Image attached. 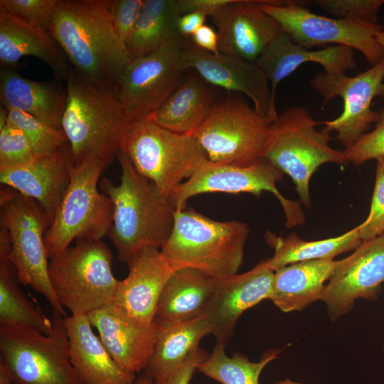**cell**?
I'll list each match as a JSON object with an SVG mask.
<instances>
[{
  "label": "cell",
  "mask_w": 384,
  "mask_h": 384,
  "mask_svg": "<svg viewBox=\"0 0 384 384\" xmlns=\"http://www.w3.org/2000/svg\"><path fill=\"white\" fill-rule=\"evenodd\" d=\"M314 4L338 18L377 23L384 0H314Z\"/></svg>",
  "instance_id": "37"
},
{
  "label": "cell",
  "mask_w": 384,
  "mask_h": 384,
  "mask_svg": "<svg viewBox=\"0 0 384 384\" xmlns=\"http://www.w3.org/2000/svg\"><path fill=\"white\" fill-rule=\"evenodd\" d=\"M220 53L255 62L282 30L259 0H232L212 18Z\"/></svg>",
  "instance_id": "20"
},
{
  "label": "cell",
  "mask_w": 384,
  "mask_h": 384,
  "mask_svg": "<svg viewBox=\"0 0 384 384\" xmlns=\"http://www.w3.org/2000/svg\"><path fill=\"white\" fill-rule=\"evenodd\" d=\"M36 157L26 136L8 120L0 129V170L24 165Z\"/></svg>",
  "instance_id": "36"
},
{
  "label": "cell",
  "mask_w": 384,
  "mask_h": 384,
  "mask_svg": "<svg viewBox=\"0 0 384 384\" xmlns=\"http://www.w3.org/2000/svg\"><path fill=\"white\" fill-rule=\"evenodd\" d=\"M209 353L198 348L183 364L164 378L154 381V384H189L199 364Z\"/></svg>",
  "instance_id": "42"
},
{
  "label": "cell",
  "mask_w": 384,
  "mask_h": 384,
  "mask_svg": "<svg viewBox=\"0 0 384 384\" xmlns=\"http://www.w3.org/2000/svg\"><path fill=\"white\" fill-rule=\"evenodd\" d=\"M316 121L304 107H291L278 114L271 125L265 159L292 178L300 203L311 208L309 181L323 164H348L343 151L332 148L330 134L318 131Z\"/></svg>",
  "instance_id": "8"
},
{
  "label": "cell",
  "mask_w": 384,
  "mask_h": 384,
  "mask_svg": "<svg viewBox=\"0 0 384 384\" xmlns=\"http://www.w3.org/2000/svg\"><path fill=\"white\" fill-rule=\"evenodd\" d=\"M273 121L260 115L246 101L228 98L216 102L191 135L208 161L245 166L265 159Z\"/></svg>",
  "instance_id": "11"
},
{
  "label": "cell",
  "mask_w": 384,
  "mask_h": 384,
  "mask_svg": "<svg viewBox=\"0 0 384 384\" xmlns=\"http://www.w3.org/2000/svg\"><path fill=\"white\" fill-rule=\"evenodd\" d=\"M383 234L384 235V232H383Z\"/></svg>",
  "instance_id": "51"
},
{
  "label": "cell",
  "mask_w": 384,
  "mask_h": 384,
  "mask_svg": "<svg viewBox=\"0 0 384 384\" xmlns=\"http://www.w3.org/2000/svg\"><path fill=\"white\" fill-rule=\"evenodd\" d=\"M193 45L214 55L220 54L217 31L212 27L203 25L192 36Z\"/></svg>",
  "instance_id": "44"
},
{
  "label": "cell",
  "mask_w": 384,
  "mask_h": 384,
  "mask_svg": "<svg viewBox=\"0 0 384 384\" xmlns=\"http://www.w3.org/2000/svg\"><path fill=\"white\" fill-rule=\"evenodd\" d=\"M225 347V343L217 342L212 352L197 369L221 384H259V377L263 368L277 358L281 352L279 350H271L265 353L260 361L252 362L240 353L228 356Z\"/></svg>",
  "instance_id": "34"
},
{
  "label": "cell",
  "mask_w": 384,
  "mask_h": 384,
  "mask_svg": "<svg viewBox=\"0 0 384 384\" xmlns=\"http://www.w3.org/2000/svg\"><path fill=\"white\" fill-rule=\"evenodd\" d=\"M338 261H302L276 270L270 300L284 312L299 311L321 300L325 282L329 280Z\"/></svg>",
  "instance_id": "29"
},
{
  "label": "cell",
  "mask_w": 384,
  "mask_h": 384,
  "mask_svg": "<svg viewBox=\"0 0 384 384\" xmlns=\"http://www.w3.org/2000/svg\"><path fill=\"white\" fill-rule=\"evenodd\" d=\"M379 112L380 117L375 129L343 151L347 163L361 165L370 159L384 158V107Z\"/></svg>",
  "instance_id": "39"
},
{
  "label": "cell",
  "mask_w": 384,
  "mask_h": 384,
  "mask_svg": "<svg viewBox=\"0 0 384 384\" xmlns=\"http://www.w3.org/2000/svg\"><path fill=\"white\" fill-rule=\"evenodd\" d=\"M265 239L274 250L273 256L267 261L274 272L299 262L334 259L339 254L356 250L362 242L358 225L341 235L320 240H304L294 233L277 236L270 231L266 232Z\"/></svg>",
  "instance_id": "31"
},
{
  "label": "cell",
  "mask_w": 384,
  "mask_h": 384,
  "mask_svg": "<svg viewBox=\"0 0 384 384\" xmlns=\"http://www.w3.org/2000/svg\"><path fill=\"white\" fill-rule=\"evenodd\" d=\"M0 384H14L7 375L0 369Z\"/></svg>",
  "instance_id": "48"
},
{
  "label": "cell",
  "mask_w": 384,
  "mask_h": 384,
  "mask_svg": "<svg viewBox=\"0 0 384 384\" xmlns=\"http://www.w3.org/2000/svg\"><path fill=\"white\" fill-rule=\"evenodd\" d=\"M73 165L68 144L53 154L36 157L18 167L0 170V182L36 200L53 220L69 186Z\"/></svg>",
  "instance_id": "22"
},
{
  "label": "cell",
  "mask_w": 384,
  "mask_h": 384,
  "mask_svg": "<svg viewBox=\"0 0 384 384\" xmlns=\"http://www.w3.org/2000/svg\"><path fill=\"white\" fill-rule=\"evenodd\" d=\"M105 171L97 161L73 165L69 186L45 235L49 259L74 240H101L108 235L113 206L99 188L100 176Z\"/></svg>",
  "instance_id": "9"
},
{
  "label": "cell",
  "mask_w": 384,
  "mask_h": 384,
  "mask_svg": "<svg viewBox=\"0 0 384 384\" xmlns=\"http://www.w3.org/2000/svg\"><path fill=\"white\" fill-rule=\"evenodd\" d=\"M307 62L321 65L329 74H344L356 66L353 49L331 46L319 50L309 49L294 43L284 32L279 33L255 61L267 78L275 100L279 82Z\"/></svg>",
  "instance_id": "23"
},
{
  "label": "cell",
  "mask_w": 384,
  "mask_h": 384,
  "mask_svg": "<svg viewBox=\"0 0 384 384\" xmlns=\"http://www.w3.org/2000/svg\"><path fill=\"white\" fill-rule=\"evenodd\" d=\"M376 161L375 181L370 212L367 218L358 225L362 241L373 239L384 232V158Z\"/></svg>",
  "instance_id": "38"
},
{
  "label": "cell",
  "mask_w": 384,
  "mask_h": 384,
  "mask_svg": "<svg viewBox=\"0 0 384 384\" xmlns=\"http://www.w3.org/2000/svg\"><path fill=\"white\" fill-rule=\"evenodd\" d=\"M52 219L36 200L4 186L0 192V227L9 235L8 258L14 266L21 284L42 294L53 311L66 316L48 275L50 259L45 235Z\"/></svg>",
  "instance_id": "7"
},
{
  "label": "cell",
  "mask_w": 384,
  "mask_h": 384,
  "mask_svg": "<svg viewBox=\"0 0 384 384\" xmlns=\"http://www.w3.org/2000/svg\"><path fill=\"white\" fill-rule=\"evenodd\" d=\"M213 289V278L191 269L176 270L159 297L154 324L166 327L204 316Z\"/></svg>",
  "instance_id": "27"
},
{
  "label": "cell",
  "mask_w": 384,
  "mask_h": 384,
  "mask_svg": "<svg viewBox=\"0 0 384 384\" xmlns=\"http://www.w3.org/2000/svg\"><path fill=\"white\" fill-rule=\"evenodd\" d=\"M307 2L259 0L261 9L277 21L282 31L303 47L347 46L360 51L372 65L384 58V48L375 39L383 30L380 24L321 16L304 7Z\"/></svg>",
  "instance_id": "12"
},
{
  "label": "cell",
  "mask_w": 384,
  "mask_h": 384,
  "mask_svg": "<svg viewBox=\"0 0 384 384\" xmlns=\"http://www.w3.org/2000/svg\"><path fill=\"white\" fill-rule=\"evenodd\" d=\"M61 49L43 26L0 7V62L14 69L23 56H33L52 69L56 80H65L70 68Z\"/></svg>",
  "instance_id": "24"
},
{
  "label": "cell",
  "mask_w": 384,
  "mask_h": 384,
  "mask_svg": "<svg viewBox=\"0 0 384 384\" xmlns=\"http://www.w3.org/2000/svg\"><path fill=\"white\" fill-rule=\"evenodd\" d=\"M112 262L102 240L76 242L50 259L48 275L60 305L79 315L112 302L119 280Z\"/></svg>",
  "instance_id": "10"
},
{
  "label": "cell",
  "mask_w": 384,
  "mask_h": 384,
  "mask_svg": "<svg viewBox=\"0 0 384 384\" xmlns=\"http://www.w3.org/2000/svg\"><path fill=\"white\" fill-rule=\"evenodd\" d=\"M232 0H177L178 7L182 14L200 13L210 16L217 15Z\"/></svg>",
  "instance_id": "43"
},
{
  "label": "cell",
  "mask_w": 384,
  "mask_h": 384,
  "mask_svg": "<svg viewBox=\"0 0 384 384\" xmlns=\"http://www.w3.org/2000/svg\"><path fill=\"white\" fill-rule=\"evenodd\" d=\"M375 39L379 44L384 48V30L378 32L375 36Z\"/></svg>",
  "instance_id": "49"
},
{
  "label": "cell",
  "mask_w": 384,
  "mask_h": 384,
  "mask_svg": "<svg viewBox=\"0 0 384 384\" xmlns=\"http://www.w3.org/2000/svg\"><path fill=\"white\" fill-rule=\"evenodd\" d=\"M62 119L74 165L99 161L106 169L121 150L129 120L112 89L97 85L73 68L66 79Z\"/></svg>",
  "instance_id": "3"
},
{
  "label": "cell",
  "mask_w": 384,
  "mask_h": 384,
  "mask_svg": "<svg viewBox=\"0 0 384 384\" xmlns=\"http://www.w3.org/2000/svg\"><path fill=\"white\" fill-rule=\"evenodd\" d=\"M126 263L128 274L119 280L112 302L134 321L151 326L162 290L175 271L156 247L141 250Z\"/></svg>",
  "instance_id": "19"
},
{
  "label": "cell",
  "mask_w": 384,
  "mask_h": 384,
  "mask_svg": "<svg viewBox=\"0 0 384 384\" xmlns=\"http://www.w3.org/2000/svg\"><path fill=\"white\" fill-rule=\"evenodd\" d=\"M87 315L110 354L123 369L135 375L144 370L156 341L154 324L151 326L139 324L114 302Z\"/></svg>",
  "instance_id": "21"
},
{
  "label": "cell",
  "mask_w": 384,
  "mask_h": 384,
  "mask_svg": "<svg viewBox=\"0 0 384 384\" xmlns=\"http://www.w3.org/2000/svg\"><path fill=\"white\" fill-rule=\"evenodd\" d=\"M133 384H154V380L145 372L136 378Z\"/></svg>",
  "instance_id": "47"
},
{
  "label": "cell",
  "mask_w": 384,
  "mask_h": 384,
  "mask_svg": "<svg viewBox=\"0 0 384 384\" xmlns=\"http://www.w3.org/2000/svg\"><path fill=\"white\" fill-rule=\"evenodd\" d=\"M277 384H303V383L294 382L289 379H286V380L278 382Z\"/></svg>",
  "instance_id": "50"
},
{
  "label": "cell",
  "mask_w": 384,
  "mask_h": 384,
  "mask_svg": "<svg viewBox=\"0 0 384 384\" xmlns=\"http://www.w3.org/2000/svg\"><path fill=\"white\" fill-rule=\"evenodd\" d=\"M20 284L14 266L7 255H0V326L26 327L50 334L51 318L27 298Z\"/></svg>",
  "instance_id": "33"
},
{
  "label": "cell",
  "mask_w": 384,
  "mask_h": 384,
  "mask_svg": "<svg viewBox=\"0 0 384 384\" xmlns=\"http://www.w3.org/2000/svg\"><path fill=\"white\" fill-rule=\"evenodd\" d=\"M60 314L53 311V330L0 326V369L14 384H85L73 366Z\"/></svg>",
  "instance_id": "5"
},
{
  "label": "cell",
  "mask_w": 384,
  "mask_h": 384,
  "mask_svg": "<svg viewBox=\"0 0 384 384\" xmlns=\"http://www.w3.org/2000/svg\"><path fill=\"white\" fill-rule=\"evenodd\" d=\"M284 173L264 159L253 164L239 166L208 161L193 175L181 183L170 196L175 210L186 208L188 200L207 193H248L259 197L268 191L279 201L286 218V227L303 224L306 218L301 203L286 198L277 187Z\"/></svg>",
  "instance_id": "14"
},
{
  "label": "cell",
  "mask_w": 384,
  "mask_h": 384,
  "mask_svg": "<svg viewBox=\"0 0 384 384\" xmlns=\"http://www.w3.org/2000/svg\"><path fill=\"white\" fill-rule=\"evenodd\" d=\"M206 16L200 13H187L179 16L177 29L183 36H192L201 26L204 25Z\"/></svg>",
  "instance_id": "45"
},
{
  "label": "cell",
  "mask_w": 384,
  "mask_h": 384,
  "mask_svg": "<svg viewBox=\"0 0 384 384\" xmlns=\"http://www.w3.org/2000/svg\"><path fill=\"white\" fill-rule=\"evenodd\" d=\"M1 105L28 114L55 128L62 129L67 105V90L60 80L36 81L14 69L1 67Z\"/></svg>",
  "instance_id": "26"
},
{
  "label": "cell",
  "mask_w": 384,
  "mask_h": 384,
  "mask_svg": "<svg viewBox=\"0 0 384 384\" xmlns=\"http://www.w3.org/2000/svg\"><path fill=\"white\" fill-rule=\"evenodd\" d=\"M8 120H9V110L6 107L1 105L0 129H2L7 124Z\"/></svg>",
  "instance_id": "46"
},
{
  "label": "cell",
  "mask_w": 384,
  "mask_h": 384,
  "mask_svg": "<svg viewBox=\"0 0 384 384\" xmlns=\"http://www.w3.org/2000/svg\"><path fill=\"white\" fill-rule=\"evenodd\" d=\"M180 16L177 0H144L127 46L132 60L181 36L177 29Z\"/></svg>",
  "instance_id": "32"
},
{
  "label": "cell",
  "mask_w": 384,
  "mask_h": 384,
  "mask_svg": "<svg viewBox=\"0 0 384 384\" xmlns=\"http://www.w3.org/2000/svg\"><path fill=\"white\" fill-rule=\"evenodd\" d=\"M112 1L60 0L48 31L78 74L114 90L132 59L114 27Z\"/></svg>",
  "instance_id": "1"
},
{
  "label": "cell",
  "mask_w": 384,
  "mask_h": 384,
  "mask_svg": "<svg viewBox=\"0 0 384 384\" xmlns=\"http://www.w3.org/2000/svg\"><path fill=\"white\" fill-rule=\"evenodd\" d=\"M186 61L188 69L196 70L213 86L245 95L260 115L273 120L277 117L269 80L255 62L223 53L214 55L194 45H188Z\"/></svg>",
  "instance_id": "18"
},
{
  "label": "cell",
  "mask_w": 384,
  "mask_h": 384,
  "mask_svg": "<svg viewBox=\"0 0 384 384\" xmlns=\"http://www.w3.org/2000/svg\"><path fill=\"white\" fill-rule=\"evenodd\" d=\"M120 151L169 198L183 179L208 161L191 134L170 131L148 119L129 122Z\"/></svg>",
  "instance_id": "6"
},
{
  "label": "cell",
  "mask_w": 384,
  "mask_h": 384,
  "mask_svg": "<svg viewBox=\"0 0 384 384\" xmlns=\"http://www.w3.org/2000/svg\"><path fill=\"white\" fill-rule=\"evenodd\" d=\"M213 87L201 76L186 78L146 119L170 131L191 134L217 102Z\"/></svg>",
  "instance_id": "28"
},
{
  "label": "cell",
  "mask_w": 384,
  "mask_h": 384,
  "mask_svg": "<svg viewBox=\"0 0 384 384\" xmlns=\"http://www.w3.org/2000/svg\"><path fill=\"white\" fill-rule=\"evenodd\" d=\"M60 0H1L0 7L47 31Z\"/></svg>",
  "instance_id": "40"
},
{
  "label": "cell",
  "mask_w": 384,
  "mask_h": 384,
  "mask_svg": "<svg viewBox=\"0 0 384 384\" xmlns=\"http://www.w3.org/2000/svg\"><path fill=\"white\" fill-rule=\"evenodd\" d=\"M274 277V271L265 260L246 272L213 278V293L203 316L217 342L226 344L241 314L270 299Z\"/></svg>",
  "instance_id": "17"
},
{
  "label": "cell",
  "mask_w": 384,
  "mask_h": 384,
  "mask_svg": "<svg viewBox=\"0 0 384 384\" xmlns=\"http://www.w3.org/2000/svg\"><path fill=\"white\" fill-rule=\"evenodd\" d=\"M250 230L241 221H217L193 208L175 210L172 231L161 252L174 271L191 269L211 277L238 273Z\"/></svg>",
  "instance_id": "4"
},
{
  "label": "cell",
  "mask_w": 384,
  "mask_h": 384,
  "mask_svg": "<svg viewBox=\"0 0 384 384\" xmlns=\"http://www.w3.org/2000/svg\"><path fill=\"white\" fill-rule=\"evenodd\" d=\"M188 47L176 36L124 70L114 91L130 122L147 118L181 84Z\"/></svg>",
  "instance_id": "13"
},
{
  "label": "cell",
  "mask_w": 384,
  "mask_h": 384,
  "mask_svg": "<svg viewBox=\"0 0 384 384\" xmlns=\"http://www.w3.org/2000/svg\"><path fill=\"white\" fill-rule=\"evenodd\" d=\"M6 108L9 122L24 133L36 157L53 154L69 144L63 129L51 127L21 111Z\"/></svg>",
  "instance_id": "35"
},
{
  "label": "cell",
  "mask_w": 384,
  "mask_h": 384,
  "mask_svg": "<svg viewBox=\"0 0 384 384\" xmlns=\"http://www.w3.org/2000/svg\"><path fill=\"white\" fill-rule=\"evenodd\" d=\"M71 363L85 384H133L136 375L123 369L93 331L87 314L64 318Z\"/></svg>",
  "instance_id": "25"
},
{
  "label": "cell",
  "mask_w": 384,
  "mask_h": 384,
  "mask_svg": "<svg viewBox=\"0 0 384 384\" xmlns=\"http://www.w3.org/2000/svg\"><path fill=\"white\" fill-rule=\"evenodd\" d=\"M144 0H112V18L115 31L128 46L141 12Z\"/></svg>",
  "instance_id": "41"
},
{
  "label": "cell",
  "mask_w": 384,
  "mask_h": 384,
  "mask_svg": "<svg viewBox=\"0 0 384 384\" xmlns=\"http://www.w3.org/2000/svg\"><path fill=\"white\" fill-rule=\"evenodd\" d=\"M384 282V235L363 240L338 264L325 285L321 300L330 318L348 313L357 299L375 297Z\"/></svg>",
  "instance_id": "16"
},
{
  "label": "cell",
  "mask_w": 384,
  "mask_h": 384,
  "mask_svg": "<svg viewBox=\"0 0 384 384\" xmlns=\"http://www.w3.org/2000/svg\"><path fill=\"white\" fill-rule=\"evenodd\" d=\"M311 87L326 105L336 97L343 102L342 113L336 119L319 122L329 133L337 132V139L346 149L352 146L380 119V112L371 109L376 97L384 100V58L356 76L344 74L316 73L309 79Z\"/></svg>",
  "instance_id": "15"
},
{
  "label": "cell",
  "mask_w": 384,
  "mask_h": 384,
  "mask_svg": "<svg viewBox=\"0 0 384 384\" xmlns=\"http://www.w3.org/2000/svg\"><path fill=\"white\" fill-rule=\"evenodd\" d=\"M117 158L121 167L119 183L104 177L99 188L113 206L108 236L119 261L126 262L142 249H161L172 231L175 208L170 198L135 170L124 152L119 151Z\"/></svg>",
  "instance_id": "2"
},
{
  "label": "cell",
  "mask_w": 384,
  "mask_h": 384,
  "mask_svg": "<svg viewBox=\"0 0 384 384\" xmlns=\"http://www.w3.org/2000/svg\"><path fill=\"white\" fill-rule=\"evenodd\" d=\"M156 329L154 350L144 370L154 381L178 368L199 348L201 340L212 334L211 326L204 316Z\"/></svg>",
  "instance_id": "30"
}]
</instances>
